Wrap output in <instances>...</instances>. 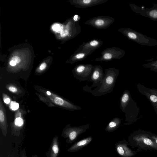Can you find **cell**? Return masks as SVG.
Returning a JSON list of instances; mask_svg holds the SVG:
<instances>
[{
    "mask_svg": "<svg viewBox=\"0 0 157 157\" xmlns=\"http://www.w3.org/2000/svg\"><path fill=\"white\" fill-rule=\"evenodd\" d=\"M119 71L114 69L106 70L103 78L100 84L93 90L89 88L86 85L84 86V90L90 93L95 96H100L109 93L113 91Z\"/></svg>",
    "mask_w": 157,
    "mask_h": 157,
    "instance_id": "6da1fadb",
    "label": "cell"
},
{
    "mask_svg": "<svg viewBox=\"0 0 157 157\" xmlns=\"http://www.w3.org/2000/svg\"><path fill=\"white\" fill-rule=\"evenodd\" d=\"M140 111L136 103L131 98L122 111L125 113V120L127 122L126 124H132L136 121L139 118Z\"/></svg>",
    "mask_w": 157,
    "mask_h": 157,
    "instance_id": "7a4b0ae2",
    "label": "cell"
},
{
    "mask_svg": "<svg viewBox=\"0 0 157 157\" xmlns=\"http://www.w3.org/2000/svg\"><path fill=\"white\" fill-rule=\"evenodd\" d=\"M137 88L139 92L145 96L151 103L157 115V89L149 88L140 83L137 84Z\"/></svg>",
    "mask_w": 157,
    "mask_h": 157,
    "instance_id": "3957f363",
    "label": "cell"
},
{
    "mask_svg": "<svg viewBox=\"0 0 157 157\" xmlns=\"http://www.w3.org/2000/svg\"><path fill=\"white\" fill-rule=\"evenodd\" d=\"M92 68L84 65L78 66L73 71L74 77L81 81H88L92 72Z\"/></svg>",
    "mask_w": 157,
    "mask_h": 157,
    "instance_id": "277c9868",
    "label": "cell"
},
{
    "mask_svg": "<svg viewBox=\"0 0 157 157\" xmlns=\"http://www.w3.org/2000/svg\"><path fill=\"white\" fill-rule=\"evenodd\" d=\"M104 74L101 69L99 68L96 67L93 71L88 81L93 82V84L88 87L91 89L92 88L97 87L100 83L102 81Z\"/></svg>",
    "mask_w": 157,
    "mask_h": 157,
    "instance_id": "5b68a950",
    "label": "cell"
},
{
    "mask_svg": "<svg viewBox=\"0 0 157 157\" xmlns=\"http://www.w3.org/2000/svg\"><path fill=\"white\" fill-rule=\"evenodd\" d=\"M136 137V141H139L148 147L157 150V145L152 140L148 137H144V135H138Z\"/></svg>",
    "mask_w": 157,
    "mask_h": 157,
    "instance_id": "8992f818",
    "label": "cell"
},
{
    "mask_svg": "<svg viewBox=\"0 0 157 157\" xmlns=\"http://www.w3.org/2000/svg\"><path fill=\"white\" fill-rule=\"evenodd\" d=\"M131 98L129 91L127 90H125L121 96L120 101V106L122 111Z\"/></svg>",
    "mask_w": 157,
    "mask_h": 157,
    "instance_id": "52a82bcc",
    "label": "cell"
},
{
    "mask_svg": "<svg viewBox=\"0 0 157 157\" xmlns=\"http://www.w3.org/2000/svg\"><path fill=\"white\" fill-rule=\"evenodd\" d=\"M0 122L1 126L5 128L6 126L7 122L5 109L0 99Z\"/></svg>",
    "mask_w": 157,
    "mask_h": 157,
    "instance_id": "ba28073f",
    "label": "cell"
},
{
    "mask_svg": "<svg viewBox=\"0 0 157 157\" xmlns=\"http://www.w3.org/2000/svg\"><path fill=\"white\" fill-rule=\"evenodd\" d=\"M121 122L120 118L117 117H114L109 124L107 128V129L109 130L115 128L120 125Z\"/></svg>",
    "mask_w": 157,
    "mask_h": 157,
    "instance_id": "9c48e42d",
    "label": "cell"
},
{
    "mask_svg": "<svg viewBox=\"0 0 157 157\" xmlns=\"http://www.w3.org/2000/svg\"><path fill=\"white\" fill-rule=\"evenodd\" d=\"M59 151V147L56 140H54L52 147L51 157H56Z\"/></svg>",
    "mask_w": 157,
    "mask_h": 157,
    "instance_id": "30bf717a",
    "label": "cell"
},
{
    "mask_svg": "<svg viewBox=\"0 0 157 157\" xmlns=\"http://www.w3.org/2000/svg\"><path fill=\"white\" fill-rule=\"evenodd\" d=\"M146 67H150L151 70L157 72V63L144 65Z\"/></svg>",
    "mask_w": 157,
    "mask_h": 157,
    "instance_id": "8fae6325",
    "label": "cell"
},
{
    "mask_svg": "<svg viewBox=\"0 0 157 157\" xmlns=\"http://www.w3.org/2000/svg\"><path fill=\"white\" fill-rule=\"evenodd\" d=\"M15 124L18 127L22 126L24 124V121L21 117H17L16 118L15 121Z\"/></svg>",
    "mask_w": 157,
    "mask_h": 157,
    "instance_id": "7c38bea8",
    "label": "cell"
},
{
    "mask_svg": "<svg viewBox=\"0 0 157 157\" xmlns=\"http://www.w3.org/2000/svg\"><path fill=\"white\" fill-rule=\"evenodd\" d=\"M10 107L12 109L15 110L19 108V105L18 103L16 101H12L10 103Z\"/></svg>",
    "mask_w": 157,
    "mask_h": 157,
    "instance_id": "4fadbf2b",
    "label": "cell"
},
{
    "mask_svg": "<svg viewBox=\"0 0 157 157\" xmlns=\"http://www.w3.org/2000/svg\"><path fill=\"white\" fill-rule=\"evenodd\" d=\"M88 142V139H84L78 142L75 145V147L80 146L86 144Z\"/></svg>",
    "mask_w": 157,
    "mask_h": 157,
    "instance_id": "5bb4252c",
    "label": "cell"
},
{
    "mask_svg": "<svg viewBox=\"0 0 157 157\" xmlns=\"http://www.w3.org/2000/svg\"><path fill=\"white\" fill-rule=\"evenodd\" d=\"M52 28L54 31L58 32L60 31L61 27L59 24H57L54 25Z\"/></svg>",
    "mask_w": 157,
    "mask_h": 157,
    "instance_id": "9a60e30c",
    "label": "cell"
},
{
    "mask_svg": "<svg viewBox=\"0 0 157 157\" xmlns=\"http://www.w3.org/2000/svg\"><path fill=\"white\" fill-rule=\"evenodd\" d=\"M77 132L75 131H73L70 133L69 136L70 140H74L77 136Z\"/></svg>",
    "mask_w": 157,
    "mask_h": 157,
    "instance_id": "2e32d148",
    "label": "cell"
},
{
    "mask_svg": "<svg viewBox=\"0 0 157 157\" xmlns=\"http://www.w3.org/2000/svg\"><path fill=\"white\" fill-rule=\"evenodd\" d=\"M118 153L121 155H124L125 154L124 149L121 146H118L117 148Z\"/></svg>",
    "mask_w": 157,
    "mask_h": 157,
    "instance_id": "e0dca14e",
    "label": "cell"
},
{
    "mask_svg": "<svg viewBox=\"0 0 157 157\" xmlns=\"http://www.w3.org/2000/svg\"><path fill=\"white\" fill-rule=\"evenodd\" d=\"M150 16L154 18L157 17V11L155 10H152L150 12Z\"/></svg>",
    "mask_w": 157,
    "mask_h": 157,
    "instance_id": "ac0fdd59",
    "label": "cell"
},
{
    "mask_svg": "<svg viewBox=\"0 0 157 157\" xmlns=\"http://www.w3.org/2000/svg\"><path fill=\"white\" fill-rule=\"evenodd\" d=\"M95 24L98 26H101L104 24V21L101 19H98L95 22Z\"/></svg>",
    "mask_w": 157,
    "mask_h": 157,
    "instance_id": "d6986e66",
    "label": "cell"
},
{
    "mask_svg": "<svg viewBox=\"0 0 157 157\" xmlns=\"http://www.w3.org/2000/svg\"><path fill=\"white\" fill-rule=\"evenodd\" d=\"M8 90L10 91L13 93H16L17 90V89L16 87L13 86H10L8 88Z\"/></svg>",
    "mask_w": 157,
    "mask_h": 157,
    "instance_id": "ffe728a7",
    "label": "cell"
},
{
    "mask_svg": "<svg viewBox=\"0 0 157 157\" xmlns=\"http://www.w3.org/2000/svg\"><path fill=\"white\" fill-rule=\"evenodd\" d=\"M128 35L129 37L132 39H135L137 37L136 34L132 32H129Z\"/></svg>",
    "mask_w": 157,
    "mask_h": 157,
    "instance_id": "44dd1931",
    "label": "cell"
},
{
    "mask_svg": "<svg viewBox=\"0 0 157 157\" xmlns=\"http://www.w3.org/2000/svg\"><path fill=\"white\" fill-rule=\"evenodd\" d=\"M103 57L106 59H109L112 58V55L110 53H106L104 55Z\"/></svg>",
    "mask_w": 157,
    "mask_h": 157,
    "instance_id": "7402d4cb",
    "label": "cell"
},
{
    "mask_svg": "<svg viewBox=\"0 0 157 157\" xmlns=\"http://www.w3.org/2000/svg\"><path fill=\"white\" fill-rule=\"evenodd\" d=\"M11 60L15 61L17 63H18L20 62L21 59L18 56H15L12 58Z\"/></svg>",
    "mask_w": 157,
    "mask_h": 157,
    "instance_id": "603a6c76",
    "label": "cell"
},
{
    "mask_svg": "<svg viewBox=\"0 0 157 157\" xmlns=\"http://www.w3.org/2000/svg\"><path fill=\"white\" fill-rule=\"evenodd\" d=\"M46 66V63L44 62L41 64L40 65V66L39 68L40 70H43L45 68Z\"/></svg>",
    "mask_w": 157,
    "mask_h": 157,
    "instance_id": "cb8c5ba5",
    "label": "cell"
},
{
    "mask_svg": "<svg viewBox=\"0 0 157 157\" xmlns=\"http://www.w3.org/2000/svg\"><path fill=\"white\" fill-rule=\"evenodd\" d=\"M98 42L96 40H94L91 41L90 43V45L92 46H95L98 44Z\"/></svg>",
    "mask_w": 157,
    "mask_h": 157,
    "instance_id": "d4e9b609",
    "label": "cell"
},
{
    "mask_svg": "<svg viewBox=\"0 0 157 157\" xmlns=\"http://www.w3.org/2000/svg\"><path fill=\"white\" fill-rule=\"evenodd\" d=\"M151 138L152 139L153 141L157 145V136L156 135H152Z\"/></svg>",
    "mask_w": 157,
    "mask_h": 157,
    "instance_id": "484cf974",
    "label": "cell"
},
{
    "mask_svg": "<svg viewBox=\"0 0 157 157\" xmlns=\"http://www.w3.org/2000/svg\"><path fill=\"white\" fill-rule=\"evenodd\" d=\"M85 55L83 53L79 54L75 56V57L77 59H81L84 57Z\"/></svg>",
    "mask_w": 157,
    "mask_h": 157,
    "instance_id": "4316f807",
    "label": "cell"
},
{
    "mask_svg": "<svg viewBox=\"0 0 157 157\" xmlns=\"http://www.w3.org/2000/svg\"><path fill=\"white\" fill-rule=\"evenodd\" d=\"M4 102L6 104H9L10 102V99L8 98H7L3 99Z\"/></svg>",
    "mask_w": 157,
    "mask_h": 157,
    "instance_id": "83f0119b",
    "label": "cell"
},
{
    "mask_svg": "<svg viewBox=\"0 0 157 157\" xmlns=\"http://www.w3.org/2000/svg\"><path fill=\"white\" fill-rule=\"evenodd\" d=\"M16 63V62L12 60H11L10 62V65L13 66H15Z\"/></svg>",
    "mask_w": 157,
    "mask_h": 157,
    "instance_id": "f1b7e54d",
    "label": "cell"
},
{
    "mask_svg": "<svg viewBox=\"0 0 157 157\" xmlns=\"http://www.w3.org/2000/svg\"><path fill=\"white\" fill-rule=\"evenodd\" d=\"M84 4H88L90 3L92 1L90 0H84L82 1Z\"/></svg>",
    "mask_w": 157,
    "mask_h": 157,
    "instance_id": "f546056e",
    "label": "cell"
},
{
    "mask_svg": "<svg viewBox=\"0 0 157 157\" xmlns=\"http://www.w3.org/2000/svg\"><path fill=\"white\" fill-rule=\"evenodd\" d=\"M46 93L48 95H51V93H50V92L49 91H47L46 92Z\"/></svg>",
    "mask_w": 157,
    "mask_h": 157,
    "instance_id": "4dcf8cb0",
    "label": "cell"
}]
</instances>
